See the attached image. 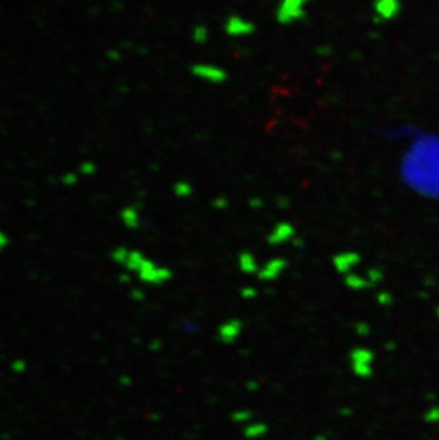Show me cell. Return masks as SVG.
Wrapping results in <instances>:
<instances>
[{
    "label": "cell",
    "instance_id": "cell-1",
    "mask_svg": "<svg viewBox=\"0 0 439 440\" xmlns=\"http://www.w3.org/2000/svg\"><path fill=\"white\" fill-rule=\"evenodd\" d=\"M120 265L136 272L137 276L149 285H164L173 278L170 268L161 267L137 250H126V255Z\"/></svg>",
    "mask_w": 439,
    "mask_h": 440
},
{
    "label": "cell",
    "instance_id": "cell-2",
    "mask_svg": "<svg viewBox=\"0 0 439 440\" xmlns=\"http://www.w3.org/2000/svg\"><path fill=\"white\" fill-rule=\"evenodd\" d=\"M314 0H281L277 6L275 19L281 24H294L303 20L307 15V8Z\"/></svg>",
    "mask_w": 439,
    "mask_h": 440
},
{
    "label": "cell",
    "instance_id": "cell-3",
    "mask_svg": "<svg viewBox=\"0 0 439 440\" xmlns=\"http://www.w3.org/2000/svg\"><path fill=\"white\" fill-rule=\"evenodd\" d=\"M375 355L365 346L354 348L350 352V363L354 375L359 379H369L374 373Z\"/></svg>",
    "mask_w": 439,
    "mask_h": 440
},
{
    "label": "cell",
    "instance_id": "cell-4",
    "mask_svg": "<svg viewBox=\"0 0 439 440\" xmlns=\"http://www.w3.org/2000/svg\"><path fill=\"white\" fill-rule=\"evenodd\" d=\"M191 73L196 79L203 80V81L210 83V84H221L228 77L225 69L210 63L194 64L191 67Z\"/></svg>",
    "mask_w": 439,
    "mask_h": 440
},
{
    "label": "cell",
    "instance_id": "cell-5",
    "mask_svg": "<svg viewBox=\"0 0 439 440\" xmlns=\"http://www.w3.org/2000/svg\"><path fill=\"white\" fill-rule=\"evenodd\" d=\"M224 30L230 37H246L256 32V24L238 15H231L224 22Z\"/></svg>",
    "mask_w": 439,
    "mask_h": 440
},
{
    "label": "cell",
    "instance_id": "cell-6",
    "mask_svg": "<svg viewBox=\"0 0 439 440\" xmlns=\"http://www.w3.org/2000/svg\"><path fill=\"white\" fill-rule=\"evenodd\" d=\"M297 231L296 227L291 224V222H287V221H282V222H278L274 228L270 231V234L267 235V242L272 247H278V245L287 244L289 241H294L297 238Z\"/></svg>",
    "mask_w": 439,
    "mask_h": 440
},
{
    "label": "cell",
    "instance_id": "cell-7",
    "mask_svg": "<svg viewBox=\"0 0 439 440\" xmlns=\"http://www.w3.org/2000/svg\"><path fill=\"white\" fill-rule=\"evenodd\" d=\"M288 264L284 258H271L270 261H267L264 265L260 267L257 276L260 281L264 282H272L275 279H278L279 276L282 275V272L287 269Z\"/></svg>",
    "mask_w": 439,
    "mask_h": 440
},
{
    "label": "cell",
    "instance_id": "cell-8",
    "mask_svg": "<svg viewBox=\"0 0 439 440\" xmlns=\"http://www.w3.org/2000/svg\"><path fill=\"white\" fill-rule=\"evenodd\" d=\"M242 332V322L238 318H231L223 322L217 329V338L225 345H231L239 338Z\"/></svg>",
    "mask_w": 439,
    "mask_h": 440
},
{
    "label": "cell",
    "instance_id": "cell-9",
    "mask_svg": "<svg viewBox=\"0 0 439 440\" xmlns=\"http://www.w3.org/2000/svg\"><path fill=\"white\" fill-rule=\"evenodd\" d=\"M361 264V255L355 251H343L332 258V265L336 272L347 275L354 272V269Z\"/></svg>",
    "mask_w": 439,
    "mask_h": 440
},
{
    "label": "cell",
    "instance_id": "cell-10",
    "mask_svg": "<svg viewBox=\"0 0 439 440\" xmlns=\"http://www.w3.org/2000/svg\"><path fill=\"white\" fill-rule=\"evenodd\" d=\"M401 5L399 0H375L374 12L379 20H391L398 15Z\"/></svg>",
    "mask_w": 439,
    "mask_h": 440
},
{
    "label": "cell",
    "instance_id": "cell-11",
    "mask_svg": "<svg viewBox=\"0 0 439 440\" xmlns=\"http://www.w3.org/2000/svg\"><path fill=\"white\" fill-rule=\"evenodd\" d=\"M238 268L239 271L246 275H253L258 272V262H257L256 255L250 251H242L238 255Z\"/></svg>",
    "mask_w": 439,
    "mask_h": 440
},
{
    "label": "cell",
    "instance_id": "cell-12",
    "mask_svg": "<svg viewBox=\"0 0 439 440\" xmlns=\"http://www.w3.org/2000/svg\"><path fill=\"white\" fill-rule=\"evenodd\" d=\"M344 283H345L347 288H350L352 291H364V289H367V288L371 286L365 275H359V274H355V272L344 275Z\"/></svg>",
    "mask_w": 439,
    "mask_h": 440
},
{
    "label": "cell",
    "instance_id": "cell-13",
    "mask_svg": "<svg viewBox=\"0 0 439 440\" xmlns=\"http://www.w3.org/2000/svg\"><path fill=\"white\" fill-rule=\"evenodd\" d=\"M267 432H268V426L264 423V422H253V423H248L244 427L242 434H244L246 439L256 440L265 436Z\"/></svg>",
    "mask_w": 439,
    "mask_h": 440
},
{
    "label": "cell",
    "instance_id": "cell-14",
    "mask_svg": "<svg viewBox=\"0 0 439 440\" xmlns=\"http://www.w3.org/2000/svg\"><path fill=\"white\" fill-rule=\"evenodd\" d=\"M121 221L127 228L136 229L140 225V215L133 207H127L121 211Z\"/></svg>",
    "mask_w": 439,
    "mask_h": 440
},
{
    "label": "cell",
    "instance_id": "cell-15",
    "mask_svg": "<svg viewBox=\"0 0 439 440\" xmlns=\"http://www.w3.org/2000/svg\"><path fill=\"white\" fill-rule=\"evenodd\" d=\"M208 39H210V32H208V29L204 24H197L192 29V40L197 44H206Z\"/></svg>",
    "mask_w": 439,
    "mask_h": 440
},
{
    "label": "cell",
    "instance_id": "cell-16",
    "mask_svg": "<svg viewBox=\"0 0 439 440\" xmlns=\"http://www.w3.org/2000/svg\"><path fill=\"white\" fill-rule=\"evenodd\" d=\"M173 189H174V194L180 198H187L192 194V185L188 181H177Z\"/></svg>",
    "mask_w": 439,
    "mask_h": 440
},
{
    "label": "cell",
    "instance_id": "cell-17",
    "mask_svg": "<svg viewBox=\"0 0 439 440\" xmlns=\"http://www.w3.org/2000/svg\"><path fill=\"white\" fill-rule=\"evenodd\" d=\"M231 419L232 422H235V423H239V424L248 423L250 420H253V413H251L248 409H238V410L232 412Z\"/></svg>",
    "mask_w": 439,
    "mask_h": 440
},
{
    "label": "cell",
    "instance_id": "cell-18",
    "mask_svg": "<svg viewBox=\"0 0 439 440\" xmlns=\"http://www.w3.org/2000/svg\"><path fill=\"white\" fill-rule=\"evenodd\" d=\"M365 278L368 279L369 285L372 286V285H376V283H379L381 281H382V272H381V269H378V268H371V269H368L367 271Z\"/></svg>",
    "mask_w": 439,
    "mask_h": 440
},
{
    "label": "cell",
    "instance_id": "cell-19",
    "mask_svg": "<svg viewBox=\"0 0 439 440\" xmlns=\"http://www.w3.org/2000/svg\"><path fill=\"white\" fill-rule=\"evenodd\" d=\"M354 330H355V333L358 336L365 338V336H368L371 333V326H369V323L364 322V321H359V322L354 325Z\"/></svg>",
    "mask_w": 439,
    "mask_h": 440
},
{
    "label": "cell",
    "instance_id": "cell-20",
    "mask_svg": "<svg viewBox=\"0 0 439 440\" xmlns=\"http://www.w3.org/2000/svg\"><path fill=\"white\" fill-rule=\"evenodd\" d=\"M257 294H258V291H257L254 286H244V288H241V291H239V295H241V298L242 299H254L257 297Z\"/></svg>",
    "mask_w": 439,
    "mask_h": 440
},
{
    "label": "cell",
    "instance_id": "cell-21",
    "mask_svg": "<svg viewBox=\"0 0 439 440\" xmlns=\"http://www.w3.org/2000/svg\"><path fill=\"white\" fill-rule=\"evenodd\" d=\"M376 301H378L379 305L386 307V305H389V304L392 302V297L388 294V292H379V294L376 295Z\"/></svg>",
    "mask_w": 439,
    "mask_h": 440
},
{
    "label": "cell",
    "instance_id": "cell-22",
    "mask_svg": "<svg viewBox=\"0 0 439 440\" xmlns=\"http://www.w3.org/2000/svg\"><path fill=\"white\" fill-rule=\"evenodd\" d=\"M213 205H214L216 208H218V210H224V208L228 207V200H227L225 197H217L216 200L213 201Z\"/></svg>",
    "mask_w": 439,
    "mask_h": 440
},
{
    "label": "cell",
    "instance_id": "cell-23",
    "mask_svg": "<svg viewBox=\"0 0 439 440\" xmlns=\"http://www.w3.org/2000/svg\"><path fill=\"white\" fill-rule=\"evenodd\" d=\"M80 170L83 174H93L96 171V165L91 164V163H84V164H81Z\"/></svg>",
    "mask_w": 439,
    "mask_h": 440
},
{
    "label": "cell",
    "instance_id": "cell-24",
    "mask_svg": "<svg viewBox=\"0 0 439 440\" xmlns=\"http://www.w3.org/2000/svg\"><path fill=\"white\" fill-rule=\"evenodd\" d=\"M64 184H67V185H72V184H74L76 181H77V177L74 175V174H67L66 177L63 178Z\"/></svg>",
    "mask_w": 439,
    "mask_h": 440
},
{
    "label": "cell",
    "instance_id": "cell-25",
    "mask_svg": "<svg viewBox=\"0 0 439 440\" xmlns=\"http://www.w3.org/2000/svg\"><path fill=\"white\" fill-rule=\"evenodd\" d=\"M9 244V238L3 232H0V251L6 248V245Z\"/></svg>",
    "mask_w": 439,
    "mask_h": 440
},
{
    "label": "cell",
    "instance_id": "cell-26",
    "mask_svg": "<svg viewBox=\"0 0 439 440\" xmlns=\"http://www.w3.org/2000/svg\"><path fill=\"white\" fill-rule=\"evenodd\" d=\"M250 205H251L253 208H260V207L263 205V201H261L260 198H253V200L250 201Z\"/></svg>",
    "mask_w": 439,
    "mask_h": 440
},
{
    "label": "cell",
    "instance_id": "cell-27",
    "mask_svg": "<svg viewBox=\"0 0 439 440\" xmlns=\"http://www.w3.org/2000/svg\"><path fill=\"white\" fill-rule=\"evenodd\" d=\"M133 294H134V297H136V298H138V299H141L143 298V292L141 291H133Z\"/></svg>",
    "mask_w": 439,
    "mask_h": 440
},
{
    "label": "cell",
    "instance_id": "cell-28",
    "mask_svg": "<svg viewBox=\"0 0 439 440\" xmlns=\"http://www.w3.org/2000/svg\"><path fill=\"white\" fill-rule=\"evenodd\" d=\"M258 386H257V382H250L248 383V389H257Z\"/></svg>",
    "mask_w": 439,
    "mask_h": 440
}]
</instances>
